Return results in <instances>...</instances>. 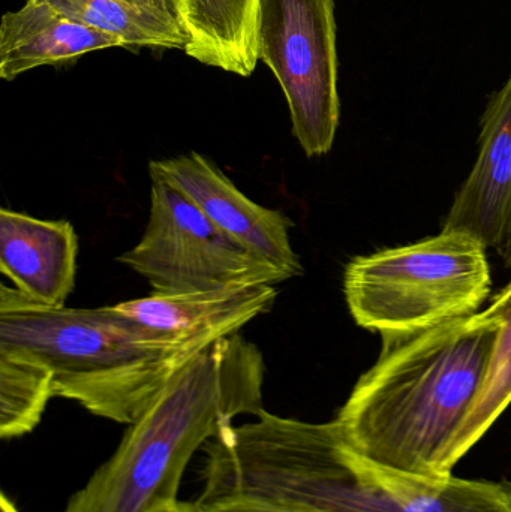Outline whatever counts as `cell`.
Wrapping results in <instances>:
<instances>
[{
    "label": "cell",
    "mask_w": 511,
    "mask_h": 512,
    "mask_svg": "<svg viewBox=\"0 0 511 512\" xmlns=\"http://www.w3.org/2000/svg\"><path fill=\"white\" fill-rule=\"evenodd\" d=\"M197 504L263 499L318 512H511L509 481L423 477L381 465L348 444L335 420L263 411L210 439Z\"/></svg>",
    "instance_id": "1"
},
{
    "label": "cell",
    "mask_w": 511,
    "mask_h": 512,
    "mask_svg": "<svg viewBox=\"0 0 511 512\" xmlns=\"http://www.w3.org/2000/svg\"><path fill=\"white\" fill-rule=\"evenodd\" d=\"M500 328L485 310L383 340L335 418L348 444L381 465L447 477V451L482 390Z\"/></svg>",
    "instance_id": "2"
},
{
    "label": "cell",
    "mask_w": 511,
    "mask_h": 512,
    "mask_svg": "<svg viewBox=\"0 0 511 512\" xmlns=\"http://www.w3.org/2000/svg\"><path fill=\"white\" fill-rule=\"evenodd\" d=\"M266 364L257 345L234 334L183 364L129 424L113 456L63 512H170L200 448L240 415H260Z\"/></svg>",
    "instance_id": "3"
},
{
    "label": "cell",
    "mask_w": 511,
    "mask_h": 512,
    "mask_svg": "<svg viewBox=\"0 0 511 512\" xmlns=\"http://www.w3.org/2000/svg\"><path fill=\"white\" fill-rule=\"evenodd\" d=\"M0 345L44 361L54 397L128 426L188 363L156 346L114 306L47 309L6 285L0 288Z\"/></svg>",
    "instance_id": "4"
},
{
    "label": "cell",
    "mask_w": 511,
    "mask_h": 512,
    "mask_svg": "<svg viewBox=\"0 0 511 512\" xmlns=\"http://www.w3.org/2000/svg\"><path fill=\"white\" fill-rule=\"evenodd\" d=\"M488 248L459 230L357 256L345 268L348 309L381 339L413 336L476 315L491 292Z\"/></svg>",
    "instance_id": "5"
},
{
    "label": "cell",
    "mask_w": 511,
    "mask_h": 512,
    "mask_svg": "<svg viewBox=\"0 0 511 512\" xmlns=\"http://www.w3.org/2000/svg\"><path fill=\"white\" fill-rule=\"evenodd\" d=\"M336 33L335 0L258 2V60L281 84L309 158L332 150L341 119Z\"/></svg>",
    "instance_id": "6"
},
{
    "label": "cell",
    "mask_w": 511,
    "mask_h": 512,
    "mask_svg": "<svg viewBox=\"0 0 511 512\" xmlns=\"http://www.w3.org/2000/svg\"><path fill=\"white\" fill-rule=\"evenodd\" d=\"M119 262L146 277L159 295L291 279L233 242L183 192L159 177H152L143 237Z\"/></svg>",
    "instance_id": "7"
},
{
    "label": "cell",
    "mask_w": 511,
    "mask_h": 512,
    "mask_svg": "<svg viewBox=\"0 0 511 512\" xmlns=\"http://www.w3.org/2000/svg\"><path fill=\"white\" fill-rule=\"evenodd\" d=\"M278 294L276 285L261 283L152 294L114 307L146 331L156 346L186 363L218 340L239 333L252 319L269 313Z\"/></svg>",
    "instance_id": "8"
},
{
    "label": "cell",
    "mask_w": 511,
    "mask_h": 512,
    "mask_svg": "<svg viewBox=\"0 0 511 512\" xmlns=\"http://www.w3.org/2000/svg\"><path fill=\"white\" fill-rule=\"evenodd\" d=\"M150 177H159L186 195L222 233L288 276L303 274L300 256L291 246L293 222L279 210L267 209L246 197L218 165L197 152L149 165Z\"/></svg>",
    "instance_id": "9"
},
{
    "label": "cell",
    "mask_w": 511,
    "mask_h": 512,
    "mask_svg": "<svg viewBox=\"0 0 511 512\" xmlns=\"http://www.w3.org/2000/svg\"><path fill=\"white\" fill-rule=\"evenodd\" d=\"M479 149L443 230L465 231L500 252L511 231V74L489 99Z\"/></svg>",
    "instance_id": "10"
},
{
    "label": "cell",
    "mask_w": 511,
    "mask_h": 512,
    "mask_svg": "<svg viewBox=\"0 0 511 512\" xmlns=\"http://www.w3.org/2000/svg\"><path fill=\"white\" fill-rule=\"evenodd\" d=\"M77 255L71 222L0 210V270L32 303L65 307L75 285Z\"/></svg>",
    "instance_id": "11"
},
{
    "label": "cell",
    "mask_w": 511,
    "mask_h": 512,
    "mask_svg": "<svg viewBox=\"0 0 511 512\" xmlns=\"http://www.w3.org/2000/svg\"><path fill=\"white\" fill-rule=\"evenodd\" d=\"M107 48H125V42L44 0H26L17 11L6 12L0 23V78L12 81L39 66L72 62Z\"/></svg>",
    "instance_id": "12"
},
{
    "label": "cell",
    "mask_w": 511,
    "mask_h": 512,
    "mask_svg": "<svg viewBox=\"0 0 511 512\" xmlns=\"http://www.w3.org/2000/svg\"><path fill=\"white\" fill-rule=\"evenodd\" d=\"M260 0H176L188 36L186 56L201 65L251 77L258 63Z\"/></svg>",
    "instance_id": "13"
},
{
    "label": "cell",
    "mask_w": 511,
    "mask_h": 512,
    "mask_svg": "<svg viewBox=\"0 0 511 512\" xmlns=\"http://www.w3.org/2000/svg\"><path fill=\"white\" fill-rule=\"evenodd\" d=\"M53 8L86 26L117 36L125 50H182L188 36L176 20L125 0H44Z\"/></svg>",
    "instance_id": "14"
},
{
    "label": "cell",
    "mask_w": 511,
    "mask_h": 512,
    "mask_svg": "<svg viewBox=\"0 0 511 512\" xmlns=\"http://www.w3.org/2000/svg\"><path fill=\"white\" fill-rule=\"evenodd\" d=\"M486 310L500 319V333L482 390L447 451L444 472L449 475L511 403V280Z\"/></svg>",
    "instance_id": "15"
},
{
    "label": "cell",
    "mask_w": 511,
    "mask_h": 512,
    "mask_svg": "<svg viewBox=\"0 0 511 512\" xmlns=\"http://www.w3.org/2000/svg\"><path fill=\"white\" fill-rule=\"evenodd\" d=\"M54 397L50 367L30 352L0 345V436L21 438L41 423Z\"/></svg>",
    "instance_id": "16"
},
{
    "label": "cell",
    "mask_w": 511,
    "mask_h": 512,
    "mask_svg": "<svg viewBox=\"0 0 511 512\" xmlns=\"http://www.w3.org/2000/svg\"><path fill=\"white\" fill-rule=\"evenodd\" d=\"M198 512H318L299 505L279 504L252 498H230L210 504H197Z\"/></svg>",
    "instance_id": "17"
},
{
    "label": "cell",
    "mask_w": 511,
    "mask_h": 512,
    "mask_svg": "<svg viewBox=\"0 0 511 512\" xmlns=\"http://www.w3.org/2000/svg\"><path fill=\"white\" fill-rule=\"evenodd\" d=\"M125 2L138 6V8L158 12V14L165 15L180 24L176 0H125Z\"/></svg>",
    "instance_id": "18"
},
{
    "label": "cell",
    "mask_w": 511,
    "mask_h": 512,
    "mask_svg": "<svg viewBox=\"0 0 511 512\" xmlns=\"http://www.w3.org/2000/svg\"><path fill=\"white\" fill-rule=\"evenodd\" d=\"M0 512H21L18 510L17 505L8 498V496L3 493L0 496Z\"/></svg>",
    "instance_id": "19"
},
{
    "label": "cell",
    "mask_w": 511,
    "mask_h": 512,
    "mask_svg": "<svg viewBox=\"0 0 511 512\" xmlns=\"http://www.w3.org/2000/svg\"><path fill=\"white\" fill-rule=\"evenodd\" d=\"M501 258L506 262L507 267H511V231L509 234V239H507L506 245L501 249L500 252Z\"/></svg>",
    "instance_id": "20"
},
{
    "label": "cell",
    "mask_w": 511,
    "mask_h": 512,
    "mask_svg": "<svg viewBox=\"0 0 511 512\" xmlns=\"http://www.w3.org/2000/svg\"><path fill=\"white\" fill-rule=\"evenodd\" d=\"M170 512H198L197 505H195V502H182L180 501V504L177 505L176 508H174L173 511Z\"/></svg>",
    "instance_id": "21"
}]
</instances>
